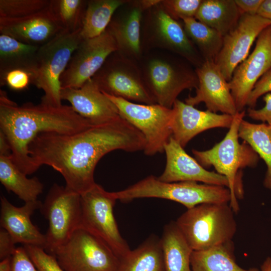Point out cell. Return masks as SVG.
I'll use <instances>...</instances> for the list:
<instances>
[{
    "mask_svg": "<svg viewBox=\"0 0 271 271\" xmlns=\"http://www.w3.org/2000/svg\"><path fill=\"white\" fill-rule=\"evenodd\" d=\"M117 271H165L161 238L149 236L119 259Z\"/></svg>",
    "mask_w": 271,
    "mask_h": 271,
    "instance_id": "obj_25",
    "label": "cell"
},
{
    "mask_svg": "<svg viewBox=\"0 0 271 271\" xmlns=\"http://www.w3.org/2000/svg\"><path fill=\"white\" fill-rule=\"evenodd\" d=\"M154 18L155 37L161 45L186 57L194 54L184 29L163 8L156 10Z\"/></svg>",
    "mask_w": 271,
    "mask_h": 271,
    "instance_id": "obj_26",
    "label": "cell"
},
{
    "mask_svg": "<svg viewBox=\"0 0 271 271\" xmlns=\"http://www.w3.org/2000/svg\"><path fill=\"white\" fill-rule=\"evenodd\" d=\"M271 91V69L266 72L256 82L249 96L247 105L254 108L258 99Z\"/></svg>",
    "mask_w": 271,
    "mask_h": 271,
    "instance_id": "obj_39",
    "label": "cell"
},
{
    "mask_svg": "<svg viewBox=\"0 0 271 271\" xmlns=\"http://www.w3.org/2000/svg\"><path fill=\"white\" fill-rule=\"evenodd\" d=\"M16 243L10 234L4 229L0 230V259L10 257L14 253Z\"/></svg>",
    "mask_w": 271,
    "mask_h": 271,
    "instance_id": "obj_41",
    "label": "cell"
},
{
    "mask_svg": "<svg viewBox=\"0 0 271 271\" xmlns=\"http://www.w3.org/2000/svg\"><path fill=\"white\" fill-rule=\"evenodd\" d=\"M164 152L166 164L163 173L158 177L160 181L168 183L199 182L228 188V182L225 176L204 168L172 137L165 145Z\"/></svg>",
    "mask_w": 271,
    "mask_h": 271,
    "instance_id": "obj_17",
    "label": "cell"
},
{
    "mask_svg": "<svg viewBox=\"0 0 271 271\" xmlns=\"http://www.w3.org/2000/svg\"><path fill=\"white\" fill-rule=\"evenodd\" d=\"M202 0L162 1L163 8L174 19L194 18Z\"/></svg>",
    "mask_w": 271,
    "mask_h": 271,
    "instance_id": "obj_35",
    "label": "cell"
},
{
    "mask_svg": "<svg viewBox=\"0 0 271 271\" xmlns=\"http://www.w3.org/2000/svg\"><path fill=\"white\" fill-rule=\"evenodd\" d=\"M14 163L11 154L0 155V181L8 192L25 203L38 200L44 185L37 177L28 178Z\"/></svg>",
    "mask_w": 271,
    "mask_h": 271,
    "instance_id": "obj_22",
    "label": "cell"
},
{
    "mask_svg": "<svg viewBox=\"0 0 271 271\" xmlns=\"http://www.w3.org/2000/svg\"><path fill=\"white\" fill-rule=\"evenodd\" d=\"M33 74L25 70L16 69L0 74L1 85H6L12 90L21 91L33 84Z\"/></svg>",
    "mask_w": 271,
    "mask_h": 271,
    "instance_id": "obj_37",
    "label": "cell"
},
{
    "mask_svg": "<svg viewBox=\"0 0 271 271\" xmlns=\"http://www.w3.org/2000/svg\"><path fill=\"white\" fill-rule=\"evenodd\" d=\"M113 54L92 78L101 91L129 101L157 104L135 68L122 63L121 58L113 56Z\"/></svg>",
    "mask_w": 271,
    "mask_h": 271,
    "instance_id": "obj_12",
    "label": "cell"
},
{
    "mask_svg": "<svg viewBox=\"0 0 271 271\" xmlns=\"http://www.w3.org/2000/svg\"><path fill=\"white\" fill-rule=\"evenodd\" d=\"M10 271H39L24 247H17L11 256Z\"/></svg>",
    "mask_w": 271,
    "mask_h": 271,
    "instance_id": "obj_38",
    "label": "cell"
},
{
    "mask_svg": "<svg viewBox=\"0 0 271 271\" xmlns=\"http://www.w3.org/2000/svg\"><path fill=\"white\" fill-rule=\"evenodd\" d=\"M271 26L258 37L253 52L235 69L228 82L237 112L244 110L258 80L271 69Z\"/></svg>",
    "mask_w": 271,
    "mask_h": 271,
    "instance_id": "obj_14",
    "label": "cell"
},
{
    "mask_svg": "<svg viewBox=\"0 0 271 271\" xmlns=\"http://www.w3.org/2000/svg\"><path fill=\"white\" fill-rule=\"evenodd\" d=\"M172 108V137L184 148L200 133L214 128H229L234 116L199 110L178 99Z\"/></svg>",
    "mask_w": 271,
    "mask_h": 271,
    "instance_id": "obj_19",
    "label": "cell"
},
{
    "mask_svg": "<svg viewBox=\"0 0 271 271\" xmlns=\"http://www.w3.org/2000/svg\"><path fill=\"white\" fill-rule=\"evenodd\" d=\"M245 115V111L237 112L225 137L211 149L205 151L192 150L195 159L205 169L213 167L216 172L225 176L231 194L230 205L235 213L239 205L237 198L243 197L240 171L254 168L259 157L246 142H239V128Z\"/></svg>",
    "mask_w": 271,
    "mask_h": 271,
    "instance_id": "obj_3",
    "label": "cell"
},
{
    "mask_svg": "<svg viewBox=\"0 0 271 271\" xmlns=\"http://www.w3.org/2000/svg\"><path fill=\"white\" fill-rule=\"evenodd\" d=\"M11 268V257L1 260L0 271H10Z\"/></svg>",
    "mask_w": 271,
    "mask_h": 271,
    "instance_id": "obj_45",
    "label": "cell"
},
{
    "mask_svg": "<svg viewBox=\"0 0 271 271\" xmlns=\"http://www.w3.org/2000/svg\"><path fill=\"white\" fill-rule=\"evenodd\" d=\"M146 75L145 84L156 103L168 108L183 90L196 89L198 84L197 75L159 57L149 61Z\"/></svg>",
    "mask_w": 271,
    "mask_h": 271,
    "instance_id": "obj_15",
    "label": "cell"
},
{
    "mask_svg": "<svg viewBox=\"0 0 271 271\" xmlns=\"http://www.w3.org/2000/svg\"><path fill=\"white\" fill-rule=\"evenodd\" d=\"M112 194L116 200L122 202L138 198H157L177 202L187 209L203 203L230 204L231 201L230 191L225 186L192 181L165 182L153 175Z\"/></svg>",
    "mask_w": 271,
    "mask_h": 271,
    "instance_id": "obj_5",
    "label": "cell"
},
{
    "mask_svg": "<svg viewBox=\"0 0 271 271\" xmlns=\"http://www.w3.org/2000/svg\"><path fill=\"white\" fill-rule=\"evenodd\" d=\"M24 247L39 271H65L55 256L43 248L27 245Z\"/></svg>",
    "mask_w": 271,
    "mask_h": 271,
    "instance_id": "obj_36",
    "label": "cell"
},
{
    "mask_svg": "<svg viewBox=\"0 0 271 271\" xmlns=\"http://www.w3.org/2000/svg\"><path fill=\"white\" fill-rule=\"evenodd\" d=\"M265 104L259 109L248 108L247 115L251 119L266 123L271 130V93L265 94L263 97Z\"/></svg>",
    "mask_w": 271,
    "mask_h": 271,
    "instance_id": "obj_40",
    "label": "cell"
},
{
    "mask_svg": "<svg viewBox=\"0 0 271 271\" xmlns=\"http://www.w3.org/2000/svg\"><path fill=\"white\" fill-rule=\"evenodd\" d=\"M39 48V46L25 44L1 34L0 74L10 70L20 69L31 72L34 76Z\"/></svg>",
    "mask_w": 271,
    "mask_h": 271,
    "instance_id": "obj_28",
    "label": "cell"
},
{
    "mask_svg": "<svg viewBox=\"0 0 271 271\" xmlns=\"http://www.w3.org/2000/svg\"><path fill=\"white\" fill-rule=\"evenodd\" d=\"M87 4L84 0H50L49 7L63 30L74 32L81 28Z\"/></svg>",
    "mask_w": 271,
    "mask_h": 271,
    "instance_id": "obj_33",
    "label": "cell"
},
{
    "mask_svg": "<svg viewBox=\"0 0 271 271\" xmlns=\"http://www.w3.org/2000/svg\"><path fill=\"white\" fill-rule=\"evenodd\" d=\"M105 94L116 105L120 115L144 136L146 146L143 151L146 155L164 152L165 145L172 136L173 108L158 104L133 103Z\"/></svg>",
    "mask_w": 271,
    "mask_h": 271,
    "instance_id": "obj_9",
    "label": "cell"
},
{
    "mask_svg": "<svg viewBox=\"0 0 271 271\" xmlns=\"http://www.w3.org/2000/svg\"><path fill=\"white\" fill-rule=\"evenodd\" d=\"M145 146L143 134L120 116L75 133H40L29 150L38 169L51 167L62 176L66 188L81 195L96 184L95 169L104 155L116 150L144 151Z\"/></svg>",
    "mask_w": 271,
    "mask_h": 271,
    "instance_id": "obj_1",
    "label": "cell"
},
{
    "mask_svg": "<svg viewBox=\"0 0 271 271\" xmlns=\"http://www.w3.org/2000/svg\"><path fill=\"white\" fill-rule=\"evenodd\" d=\"M161 238L165 271H192L193 250L175 221L166 225Z\"/></svg>",
    "mask_w": 271,
    "mask_h": 271,
    "instance_id": "obj_23",
    "label": "cell"
},
{
    "mask_svg": "<svg viewBox=\"0 0 271 271\" xmlns=\"http://www.w3.org/2000/svg\"><path fill=\"white\" fill-rule=\"evenodd\" d=\"M49 7L25 17L0 18V34L31 45L46 44L63 30Z\"/></svg>",
    "mask_w": 271,
    "mask_h": 271,
    "instance_id": "obj_20",
    "label": "cell"
},
{
    "mask_svg": "<svg viewBox=\"0 0 271 271\" xmlns=\"http://www.w3.org/2000/svg\"><path fill=\"white\" fill-rule=\"evenodd\" d=\"M42 203L37 200L26 202L20 207L10 202L4 196H1V228L5 229L16 243L32 245L45 249L46 237L32 222L31 216L40 209Z\"/></svg>",
    "mask_w": 271,
    "mask_h": 271,
    "instance_id": "obj_21",
    "label": "cell"
},
{
    "mask_svg": "<svg viewBox=\"0 0 271 271\" xmlns=\"http://www.w3.org/2000/svg\"><path fill=\"white\" fill-rule=\"evenodd\" d=\"M52 255L65 271H117L119 263L105 242L82 227Z\"/></svg>",
    "mask_w": 271,
    "mask_h": 271,
    "instance_id": "obj_7",
    "label": "cell"
},
{
    "mask_svg": "<svg viewBox=\"0 0 271 271\" xmlns=\"http://www.w3.org/2000/svg\"><path fill=\"white\" fill-rule=\"evenodd\" d=\"M116 42L107 29L100 35L83 39L60 78L62 88H78L91 79L107 59L117 51Z\"/></svg>",
    "mask_w": 271,
    "mask_h": 271,
    "instance_id": "obj_11",
    "label": "cell"
},
{
    "mask_svg": "<svg viewBox=\"0 0 271 271\" xmlns=\"http://www.w3.org/2000/svg\"><path fill=\"white\" fill-rule=\"evenodd\" d=\"M50 0H0V18L15 19L37 13L50 5Z\"/></svg>",
    "mask_w": 271,
    "mask_h": 271,
    "instance_id": "obj_34",
    "label": "cell"
},
{
    "mask_svg": "<svg viewBox=\"0 0 271 271\" xmlns=\"http://www.w3.org/2000/svg\"><path fill=\"white\" fill-rule=\"evenodd\" d=\"M80 31V29L74 32L63 30L39 47L32 84L44 92L41 103L53 106L62 105L60 78L83 40Z\"/></svg>",
    "mask_w": 271,
    "mask_h": 271,
    "instance_id": "obj_6",
    "label": "cell"
},
{
    "mask_svg": "<svg viewBox=\"0 0 271 271\" xmlns=\"http://www.w3.org/2000/svg\"><path fill=\"white\" fill-rule=\"evenodd\" d=\"M271 26V22L257 15L242 14L235 27L223 36L222 48L215 59L229 81L237 66L247 57L254 41Z\"/></svg>",
    "mask_w": 271,
    "mask_h": 271,
    "instance_id": "obj_13",
    "label": "cell"
},
{
    "mask_svg": "<svg viewBox=\"0 0 271 271\" xmlns=\"http://www.w3.org/2000/svg\"><path fill=\"white\" fill-rule=\"evenodd\" d=\"M260 271H271V257H268L261 266Z\"/></svg>",
    "mask_w": 271,
    "mask_h": 271,
    "instance_id": "obj_46",
    "label": "cell"
},
{
    "mask_svg": "<svg viewBox=\"0 0 271 271\" xmlns=\"http://www.w3.org/2000/svg\"><path fill=\"white\" fill-rule=\"evenodd\" d=\"M241 15L234 0H204L194 18L223 37L235 27Z\"/></svg>",
    "mask_w": 271,
    "mask_h": 271,
    "instance_id": "obj_24",
    "label": "cell"
},
{
    "mask_svg": "<svg viewBox=\"0 0 271 271\" xmlns=\"http://www.w3.org/2000/svg\"><path fill=\"white\" fill-rule=\"evenodd\" d=\"M61 96L92 125L108 123L120 116L116 105L92 78L78 88H62Z\"/></svg>",
    "mask_w": 271,
    "mask_h": 271,
    "instance_id": "obj_18",
    "label": "cell"
},
{
    "mask_svg": "<svg viewBox=\"0 0 271 271\" xmlns=\"http://www.w3.org/2000/svg\"><path fill=\"white\" fill-rule=\"evenodd\" d=\"M91 125L71 106L31 102L19 105L6 91H0V131L9 143L14 163L27 175L38 169L30 155L29 147L39 134L72 133Z\"/></svg>",
    "mask_w": 271,
    "mask_h": 271,
    "instance_id": "obj_2",
    "label": "cell"
},
{
    "mask_svg": "<svg viewBox=\"0 0 271 271\" xmlns=\"http://www.w3.org/2000/svg\"><path fill=\"white\" fill-rule=\"evenodd\" d=\"M40 209L49 224L45 250L53 254L81 226V195L54 184Z\"/></svg>",
    "mask_w": 271,
    "mask_h": 271,
    "instance_id": "obj_8",
    "label": "cell"
},
{
    "mask_svg": "<svg viewBox=\"0 0 271 271\" xmlns=\"http://www.w3.org/2000/svg\"><path fill=\"white\" fill-rule=\"evenodd\" d=\"M232 241L198 251H193L191 257L192 271H259L244 269L235 261Z\"/></svg>",
    "mask_w": 271,
    "mask_h": 271,
    "instance_id": "obj_29",
    "label": "cell"
},
{
    "mask_svg": "<svg viewBox=\"0 0 271 271\" xmlns=\"http://www.w3.org/2000/svg\"><path fill=\"white\" fill-rule=\"evenodd\" d=\"M145 10L140 2L122 19L111 20L107 29L114 38L118 50L138 56L141 52V22Z\"/></svg>",
    "mask_w": 271,
    "mask_h": 271,
    "instance_id": "obj_27",
    "label": "cell"
},
{
    "mask_svg": "<svg viewBox=\"0 0 271 271\" xmlns=\"http://www.w3.org/2000/svg\"><path fill=\"white\" fill-rule=\"evenodd\" d=\"M126 3L122 0H91L87 1L80 34L83 39L102 34L109 26L115 12Z\"/></svg>",
    "mask_w": 271,
    "mask_h": 271,
    "instance_id": "obj_30",
    "label": "cell"
},
{
    "mask_svg": "<svg viewBox=\"0 0 271 271\" xmlns=\"http://www.w3.org/2000/svg\"><path fill=\"white\" fill-rule=\"evenodd\" d=\"M256 15L271 22V0H263Z\"/></svg>",
    "mask_w": 271,
    "mask_h": 271,
    "instance_id": "obj_43",
    "label": "cell"
},
{
    "mask_svg": "<svg viewBox=\"0 0 271 271\" xmlns=\"http://www.w3.org/2000/svg\"><path fill=\"white\" fill-rule=\"evenodd\" d=\"M11 154L9 143L2 132L0 131V155Z\"/></svg>",
    "mask_w": 271,
    "mask_h": 271,
    "instance_id": "obj_44",
    "label": "cell"
},
{
    "mask_svg": "<svg viewBox=\"0 0 271 271\" xmlns=\"http://www.w3.org/2000/svg\"><path fill=\"white\" fill-rule=\"evenodd\" d=\"M228 203H207L187 210L175 221L193 251L232 241L237 224Z\"/></svg>",
    "mask_w": 271,
    "mask_h": 271,
    "instance_id": "obj_4",
    "label": "cell"
},
{
    "mask_svg": "<svg viewBox=\"0 0 271 271\" xmlns=\"http://www.w3.org/2000/svg\"><path fill=\"white\" fill-rule=\"evenodd\" d=\"M270 38H271V32H270Z\"/></svg>",
    "mask_w": 271,
    "mask_h": 271,
    "instance_id": "obj_47",
    "label": "cell"
},
{
    "mask_svg": "<svg viewBox=\"0 0 271 271\" xmlns=\"http://www.w3.org/2000/svg\"><path fill=\"white\" fill-rule=\"evenodd\" d=\"M184 29L189 38L199 47L206 60H213L219 53L223 37L217 31L195 18L182 19Z\"/></svg>",
    "mask_w": 271,
    "mask_h": 271,
    "instance_id": "obj_32",
    "label": "cell"
},
{
    "mask_svg": "<svg viewBox=\"0 0 271 271\" xmlns=\"http://www.w3.org/2000/svg\"><path fill=\"white\" fill-rule=\"evenodd\" d=\"M198 84L194 96L185 103L194 106L204 102L207 110L234 116L237 112L227 81L213 60H206L196 71Z\"/></svg>",
    "mask_w": 271,
    "mask_h": 271,
    "instance_id": "obj_16",
    "label": "cell"
},
{
    "mask_svg": "<svg viewBox=\"0 0 271 271\" xmlns=\"http://www.w3.org/2000/svg\"><path fill=\"white\" fill-rule=\"evenodd\" d=\"M239 138L249 144L264 162L267 170L264 186L271 190V130L265 123H252L243 119L240 124Z\"/></svg>",
    "mask_w": 271,
    "mask_h": 271,
    "instance_id": "obj_31",
    "label": "cell"
},
{
    "mask_svg": "<svg viewBox=\"0 0 271 271\" xmlns=\"http://www.w3.org/2000/svg\"><path fill=\"white\" fill-rule=\"evenodd\" d=\"M116 200L112 192L96 183L81 194L80 227L102 239L120 259L130 249L121 235L114 218L113 209Z\"/></svg>",
    "mask_w": 271,
    "mask_h": 271,
    "instance_id": "obj_10",
    "label": "cell"
},
{
    "mask_svg": "<svg viewBox=\"0 0 271 271\" xmlns=\"http://www.w3.org/2000/svg\"><path fill=\"white\" fill-rule=\"evenodd\" d=\"M241 14L256 15L263 0H234Z\"/></svg>",
    "mask_w": 271,
    "mask_h": 271,
    "instance_id": "obj_42",
    "label": "cell"
}]
</instances>
